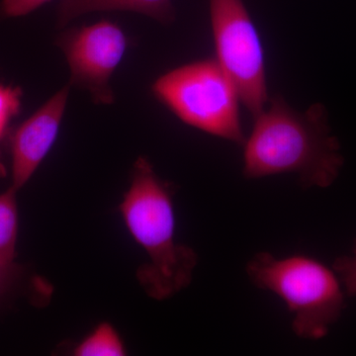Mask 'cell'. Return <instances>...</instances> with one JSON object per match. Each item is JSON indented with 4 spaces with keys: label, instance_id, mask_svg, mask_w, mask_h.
<instances>
[{
    "label": "cell",
    "instance_id": "obj_1",
    "mask_svg": "<svg viewBox=\"0 0 356 356\" xmlns=\"http://www.w3.org/2000/svg\"><path fill=\"white\" fill-rule=\"evenodd\" d=\"M254 119L252 133L243 145L245 177L294 173L306 188H327L336 181L343 158L324 106L314 104L299 112L274 96Z\"/></svg>",
    "mask_w": 356,
    "mask_h": 356
},
{
    "label": "cell",
    "instance_id": "obj_2",
    "mask_svg": "<svg viewBox=\"0 0 356 356\" xmlns=\"http://www.w3.org/2000/svg\"><path fill=\"white\" fill-rule=\"evenodd\" d=\"M119 210L129 233L149 257L137 274L147 294L163 300L188 286L197 254L175 241L172 185L159 177L144 156L135 161Z\"/></svg>",
    "mask_w": 356,
    "mask_h": 356
},
{
    "label": "cell",
    "instance_id": "obj_3",
    "mask_svg": "<svg viewBox=\"0 0 356 356\" xmlns=\"http://www.w3.org/2000/svg\"><path fill=\"white\" fill-rule=\"evenodd\" d=\"M247 273L255 286L286 303L293 332L302 339L327 336L346 307V294L336 271L313 257L259 252L248 262Z\"/></svg>",
    "mask_w": 356,
    "mask_h": 356
},
{
    "label": "cell",
    "instance_id": "obj_4",
    "mask_svg": "<svg viewBox=\"0 0 356 356\" xmlns=\"http://www.w3.org/2000/svg\"><path fill=\"white\" fill-rule=\"evenodd\" d=\"M153 92L187 125L235 144L245 143L240 95L216 58L166 72L154 81Z\"/></svg>",
    "mask_w": 356,
    "mask_h": 356
},
{
    "label": "cell",
    "instance_id": "obj_5",
    "mask_svg": "<svg viewBox=\"0 0 356 356\" xmlns=\"http://www.w3.org/2000/svg\"><path fill=\"white\" fill-rule=\"evenodd\" d=\"M216 60L232 79L252 118L268 103L264 51L243 0H209Z\"/></svg>",
    "mask_w": 356,
    "mask_h": 356
},
{
    "label": "cell",
    "instance_id": "obj_6",
    "mask_svg": "<svg viewBox=\"0 0 356 356\" xmlns=\"http://www.w3.org/2000/svg\"><path fill=\"white\" fill-rule=\"evenodd\" d=\"M56 44L69 64L70 86L88 91L95 104H113L110 81L128 46L123 30L110 21H100L67 30Z\"/></svg>",
    "mask_w": 356,
    "mask_h": 356
},
{
    "label": "cell",
    "instance_id": "obj_7",
    "mask_svg": "<svg viewBox=\"0 0 356 356\" xmlns=\"http://www.w3.org/2000/svg\"><path fill=\"white\" fill-rule=\"evenodd\" d=\"M69 95L70 86H65L9 135L13 186L17 191L29 181L55 144Z\"/></svg>",
    "mask_w": 356,
    "mask_h": 356
},
{
    "label": "cell",
    "instance_id": "obj_8",
    "mask_svg": "<svg viewBox=\"0 0 356 356\" xmlns=\"http://www.w3.org/2000/svg\"><path fill=\"white\" fill-rule=\"evenodd\" d=\"M97 11H131L153 18L163 25L175 20L172 0H58V28L65 27L79 16Z\"/></svg>",
    "mask_w": 356,
    "mask_h": 356
},
{
    "label": "cell",
    "instance_id": "obj_9",
    "mask_svg": "<svg viewBox=\"0 0 356 356\" xmlns=\"http://www.w3.org/2000/svg\"><path fill=\"white\" fill-rule=\"evenodd\" d=\"M17 189L0 194V261L14 262L18 236Z\"/></svg>",
    "mask_w": 356,
    "mask_h": 356
},
{
    "label": "cell",
    "instance_id": "obj_10",
    "mask_svg": "<svg viewBox=\"0 0 356 356\" xmlns=\"http://www.w3.org/2000/svg\"><path fill=\"white\" fill-rule=\"evenodd\" d=\"M126 353L121 337L108 323L97 325L74 350V355L79 356H122Z\"/></svg>",
    "mask_w": 356,
    "mask_h": 356
},
{
    "label": "cell",
    "instance_id": "obj_11",
    "mask_svg": "<svg viewBox=\"0 0 356 356\" xmlns=\"http://www.w3.org/2000/svg\"><path fill=\"white\" fill-rule=\"evenodd\" d=\"M22 88L0 83V178L6 177V166L2 161L1 145L10 135L11 123L20 114Z\"/></svg>",
    "mask_w": 356,
    "mask_h": 356
},
{
    "label": "cell",
    "instance_id": "obj_12",
    "mask_svg": "<svg viewBox=\"0 0 356 356\" xmlns=\"http://www.w3.org/2000/svg\"><path fill=\"white\" fill-rule=\"evenodd\" d=\"M332 269L339 276L346 296L356 297V241L350 254L337 257Z\"/></svg>",
    "mask_w": 356,
    "mask_h": 356
},
{
    "label": "cell",
    "instance_id": "obj_13",
    "mask_svg": "<svg viewBox=\"0 0 356 356\" xmlns=\"http://www.w3.org/2000/svg\"><path fill=\"white\" fill-rule=\"evenodd\" d=\"M51 0H1L0 1V17H22L37 10Z\"/></svg>",
    "mask_w": 356,
    "mask_h": 356
},
{
    "label": "cell",
    "instance_id": "obj_14",
    "mask_svg": "<svg viewBox=\"0 0 356 356\" xmlns=\"http://www.w3.org/2000/svg\"><path fill=\"white\" fill-rule=\"evenodd\" d=\"M21 268L15 262L0 261V297L10 291L20 276Z\"/></svg>",
    "mask_w": 356,
    "mask_h": 356
}]
</instances>
